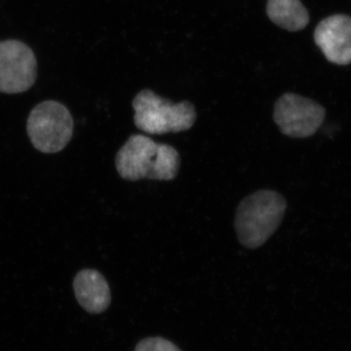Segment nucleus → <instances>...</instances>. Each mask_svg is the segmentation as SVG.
I'll return each instance as SVG.
<instances>
[{"label":"nucleus","mask_w":351,"mask_h":351,"mask_svg":"<svg viewBox=\"0 0 351 351\" xmlns=\"http://www.w3.org/2000/svg\"><path fill=\"white\" fill-rule=\"evenodd\" d=\"M115 166L120 177L127 181H172L179 173L181 157L172 145L136 134L117 152Z\"/></svg>","instance_id":"obj_1"},{"label":"nucleus","mask_w":351,"mask_h":351,"mask_svg":"<svg viewBox=\"0 0 351 351\" xmlns=\"http://www.w3.org/2000/svg\"><path fill=\"white\" fill-rule=\"evenodd\" d=\"M287 209L285 198L277 191L261 189L240 202L234 226L240 243L257 249L272 237Z\"/></svg>","instance_id":"obj_2"},{"label":"nucleus","mask_w":351,"mask_h":351,"mask_svg":"<svg viewBox=\"0 0 351 351\" xmlns=\"http://www.w3.org/2000/svg\"><path fill=\"white\" fill-rule=\"evenodd\" d=\"M132 106L136 127L149 135L189 130L196 121L195 108L191 101L174 104L149 89L141 91Z\"/></svg>","instance_id":"obj_3"},{"label":"nucleus","mask_w":351,"mask_h":351,"mask_svg":"<svg viewBox=\"0 0 351 351\" xmlns=\"http://www.w3.org/2000/svg\"><path fill=\"white\" fill-rule=\"evenodd\" d=\"M27 135L32 145L43 154H56L69 144L73 119L68 108L56 101H45L29 113Z\"/></svg>","instance_id":"obj_4"},{"label":"nucleus","mask_w":351,"mask_h":351,"mask_svg":"<svg viewBox=\"0 0 351 351\" xmlns=\"http://www.w3.org/2000/svg\"><path fill=\"white\" fill-rule=\"evenodd\" d=\"M326 110L311 99L286 93L274 105V120L279 130L291 138L314 135L324 122Z\"/></svg>","instance_id":"obj_5"},{"label":"nucleus","mask_w":351,"mask_h":351,"mask_svg":"<svg viewBox=\"0 0 351 351\" xmlns=\"http://www.w3.org/2000/svg\"><path fill=\"white\" fill-rule=\"evenodd\" d=\"M38 76V61L27 44L19 40L0 43V92L18 94L27 91Z\"/></svg>","instance_id":"obj_6"},{"label":"nucleus","mask_w":351,"mask_h":351,"mask_svg":"<svg viewBox=\"0 0 351 351\" xmlns=\"http://www.w3.org/2000/svg\"><path fill=\"white\" fill-rule=\"evenodd\" d=\"M314 40L328 61L346 66L351 63V18L334 15L323 20L314 32Z\"/></svg>","instance_id":"obj_7"},{"label":"nucleus","mask_w":351,"mask_h":351,"mask_svg":"<svg viewBox=\"0 0 351 351\" xmlns=\"http://www.w3.org/2000/svg\"><path fill=\"white\" fill-rule=\"evenodd\" d=\"M75 297L89 313H104L110 304V286L105 277L94 269L78 272L73 281Z\"/></svg>","instance_id":"obj_8"},{"label":"nucleus","mask_w":351,"mask_h":351,"mask_svg":"<svg viewBox=\"0 0 351 351\" xmlns=\"http://www.w3.org/2000/svg\"><path fill=\"white\" fill-rule=\"evenodd\" d=\"M267 13L274 24L290 32L301 31L309 22L308 12L300 0H269Z\"/></svg>","instance_id":"obj_9"},{"label":"nucleus","mask_w":351,"mask_h":351,"mask_svg":"<svg viewBox=\"0 0 351 351\" xmlns=\"http://www.w3.org/2000/svg\"><path fill=\"white\" fill-rule=\"evenodd\" d=\"M135 351H182L171 341L162 338L143 339L136 346Z\"/></svg>","instance_id":"obj_10"}]
</instances>
